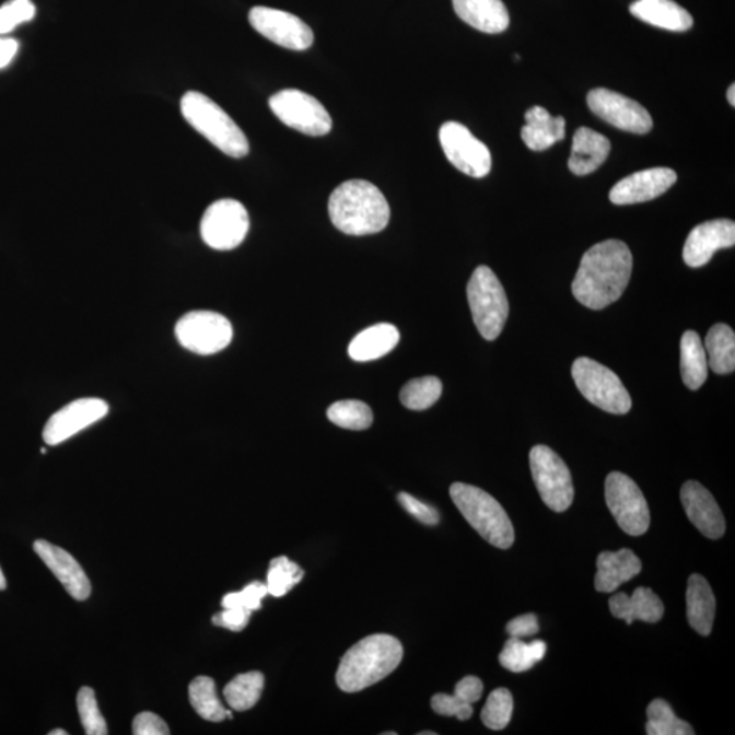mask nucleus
I'll use <instances>...</instances> for the list:
<instances>
[{"label": "nucleus", "instance_id": "nucleus-43", "mask_svg": "<svg viewBox=\"0 0 735 735\" xmlns=\"http://www.w3.org/2000/svg\"><path fill=\"white\" fill-rule=\"evenodd\" d=\"M398 500L399 504L402 505L411 516H415L417 521H420L428 526L438 525L440 516L439 512L434 510L433 506L422 503L419 499L405 492L398 494Z\"/></svg>", "mask_w": 735, "mask_h": 735}, {"label": "nucleus", "instance_id": "nucleus-24", "mask_svg": "<svg viewBox=\"0 0 735 735\" xmlns=\"http://www.w3.org/2000/svg\"><path fill=\"white\" fill-rule=\"evenodd\" d=\"M455 13L475 30L498 35L510 25L503 0H453Z\"/></svg>", "mask_w": 735, "mask_h": 735}, {"label": "nucleus", "instance_id": "nucleus-17", "mask_svg": "<svg viewBox=\"0 0 735 735\" xmlns=\"http://www.w3.org/2000/svg\"><path fill=\"white\" fill-rule=\"evenodd\" d=\"M734 221H707L689 233L684 245V261L689 267L698 269L709 264L716 250L734 247Z\"/></svg>", "mask_w": 735, "mask_h": 735}, {"label": "nucleus", "instance_id": "nucleus-4", "mask_svg": "<svg viewBox=\"0 0 735 735\" xmlns=\"http://www.w3.org/2000/svg\"><path fill=\"white\" fill-rule=\"evenodd\" d=\"M180 108L188 125L222 153L233 159L249 153V142L242 128L213 100L199 92H187Z\"/></svg>", "mask_w": 735, "mask_h": 735}, {"label": "nucleus", "instance_id": "nucleus-18", "mask_svg": "<svg viewBox=\"0 0 735 735\" xmlns=\"http://www.w3.org/2000/svg\"><path fill=\"white\" fill-rule=\"evenodd\" d=\"M677 182V174L670 168H650L623 177L610 189L609 199L615 205H637L649 202L664 195Z\"/></svg>", "mask_w": 735, "mask_h": 735}, {"label": "nucleus", "instance_id": "nucleus-50", "mask_svg": "<svg viewBox=\"0 0 735 735\" xmlns=\"http://www.w3.org/2000/svg\"><path fill=\"white\" fill-rule=\"evenodd\" d=\"M5 586H8V583H5V578L3 575V572H2V570H0V592H2V590L5 588Z\"/></svg>", "mask_w": 735, "mask_h": 735}, {"label": "nucleus", "instance_id": "nucleus-6", "mask_svg": "<svg viewBox=\"0 0 735 735\" xmlns=\"http://www.w3.org/2000/svg\"><path fill=\"white\" fill-rule=\"evenodd\" d=\"M467 300L477 330L494 341L509 319L510 304L503 285L488 266L477 267L467 285Z\"/></svg>", "mask_w": 735, "mask_h": 735}, {"label": "nucleus", "instance_id": "nucleus-30", "mask_svg": "<svg viewBox=\"0 0 735 735\" xmlns=\"http://www.w3.org/2000/svg\"><path fill=\"white\" fill-rule=\"evenodd\" d=\"M705 353L709 364L718 375H727L735 370V334L731 326L718 323L705 337Z\"/></svg>", "mask_w": 735, "mask_h": 735}, {"label": "nucleus", "instance_id": "nucleus-35", "mask_svg": "<svg viewBox=\"0 0 735 735\" xmlns=\"http://www.w3.org/2000/svg\"><path fill=\"white\" fill-rule=\"evenodd\" d=\"M648 725L645 733L649 735H693L695 731L689 723L679 720L674 714L667 701L656 699L648 709Z\"/></svg>", "mask_w": 735, "mask_h": 735}, {"label": "nucleus", "instance_id": "nucleus-25", "mask_svg": "<svg viewBox=\"0 0 735 735\" xmlns=\"http://www.w3.org/2000/svg\"><path fill=\"white\" fill-rule=\"evenodd\" d=\"M629 10L640 21L661 30L687 32L693 25L692 15L673 0H637Z\"/></svg>", "mask_w": 735, "mask_h": 735}, {"label": "nucleus", "instance_id": "nucleus-5", "mask_svg": "<svg viewBox=\"0 0 735 735\" xmlns=\"http://www.w3.org/2000/svg\"><path fill=\"white\" fill-rule=\"evenodd\" d=\"M451 499L470 526L495 548L509 549L515 542V530L503 506L486 490L455 482Z\"/></svg>", "mask_w": 735, "mask_h": 735}, {"label": "nucleus", "instance_id": "nucleus-20", "mask_svg": "<svg viewBox=\"0 0 735 735\" xmlns=\"http://www.w3.org/2000/svg\"><path fill=\"white\" fill-rule=\"evenodd\" d=\"M38 557L49 568V571L57 576L58 581L63 584L66 592L77 600H85L92 593V584L86 576L85 571L78 564V561L65 549L57 547V545L38 539L33 545Z\"/></svg>", "mask_w": 735, "mask_h": 735}, {"label": "nucleus", "instance_id": "nucleus-15", "mask_svg": "<svg viewBox=\"0 0 735 735\" xmlns=\"http://www.w3.org/2000/svg\"><path fill=\"white\" fill-rule=\"evenodd\" d=\"M587 103L598 118L622 131L643 136L653 128V118L642 104L609 89H594L588 93Z\"/></svg>", "mask_w": 735, "mask_h": 735}, {"label": "nucleus", "instance_id": "nucleus-19", "mask_svg": "<svg viewBox=\"0 0 735 735\" xmlns=\"http://www.w3.org/2000/svg\"><path fill=\"white\" fill-rule=\"evenodd\" d=\"M681 503L689 521L705 537L718 539L726 532V522L714 495L698 481L685 482Z\"/></svg>", "mask_w": 735, "mask_h": 735}, {"label": "nucleus", "instance_id": "nucleus-32", "mask_svg": "<svg viewBox=\"0 0 735 735\" xmlns=\"http://www.w3.org/2000/svg\"><path fill=\"white\" fill-rule=\"evenodd\" d=\"M189 703L200 718L209 722H222L226 718L228 710L222 705L217 696L213 678L200 676L189 684Z\"/></svg>", "mask_w": 735, "mask_h": 735}, {"label": "nucleus", "instance_id": "nucleus-36", "mask_svg": "<svg viewBox=\"0 0 735 735\" xmlns=\"http://www.w3.org/2000/svg\"><path fill=\"white\" fill-rule=\"evenodd\" d=\"M328 420L350 431H364L372 425L373 415L370 406L361 400H339L327 410Z\"/></svg>", "mask_w": 735, "mask_h": 735}, {"label": "nucleus", "instance_id": "nucleus-9", "mask_svg": "<svg viewBox=\"0 0 735 735\" xmlns=\"http://www.w3.org/2000/svg\"><path fill=\"white\" fill-rule=\"evenodd\" d=\"M175 334L184 349L210 355L230 347L233 328L224 315L211 311H192L176 323Z\"/></svg>", "mask_w": 735, "mask_h": 735}, {"label": "nucleus", "instance_id": "nucleus-16", "mask_svg": "<svg viewBox=\"0 0 735 735\" xmlns=\"http://www.w3.org/2000/svg\"><path fill=\"white\" fill-rule=\"evenodd\" d=\"M109 406L104 399L81 398L55 413L44 427L43 439L48 445H58L75 436L108 415Z\"/></svg>", "mask_w": 735, "mask_h": 735}, {"label": "nucleus", "instance_id": "nucleus-42", "mask_svg": "<svg viewBox=\"0 0 735 735\" xmlns=\"http://www.w3.org/2000/svg\"><path fill=\"white\" fill-rule=\"evenodd\" d=\"M431 704L433 711L439 715L456 716L459 721L470 720L472 715V705L465 703L455 695H434Z\"/></svg>", "mask_w": 735, "mask_h": 735}, {"label": "nucleus", "instance_id": "nucleus-13", "mask_svg": "<svg viewBox=\"0 0 735 735\" xmlns=\"http://www.w3.org/2000/svg\"><path fill=\"white\" fill-rule=\"evenodd\" d=\"M440 143L451 164L465 175L482 179L492 170V154L486 143L472 136L460 122H444L439 131Z\"/></svg>", "mask_w": 735, "mask_h": 735}, {"label": "nucleus", "instance_id": "nucleus-28", "mask_svg": "<svg viewBox=\"0 0 735 735\" xmlns=\"http://www.w3.org/2000/svg\"><path fill=\"white\" fill-rule=\"evenodd\" d=\"M399 338L398 328L388 323L366 328L350 342L348 349L350 359L359 363L382 359L397 347Z\"/></svg>", "mask_w": 735, "mask_h": 735}, {"label": "nucleus", "instance_id": "nucleus-8", "mask_svg": "<svg viewBox=\"0 0 735 735\" xmlns=\"http://www.w3.org/2000/svg\"><path fill=\"white\" fill-rule=\"evenodd\" d=\"M605 498L622 532L633 537L648 533L651 521L649 504L632 478L622 472H610L605 482Z\"/></svg>", "mask_w": 735, "mask_h": 735}, {"label": "nucleus", "instance_id": "nucleus-23", "mask_svg": "<svg viewBox=\"0 0 735 735\" xmlns=\"http://www.w3.org/2000/svg\"><path fill=\"white\" fill-rule=\"evenodd\" d=\"M611 615L626 620L628 626L633 621L658 622L664 617L665 606L658 595L648 587L634 590L631 597L626 593H617L609 599Z\"/></svg>", "mask_w": 735, "mask_h": 735}, {"label": "nucleus", "instance_id": "nucleus-51", "mask_svg": "<svg viewBox=\"0 0 735 735\" xmlns=\"http://www.w3.org/2000/svg\"><path fill=\"white\" fill-rule=\"evenodd\" d=\"M49 735H67V732L61 731V728H57V731L49 733Z\"/></svg>", "mask_w": 735, "mask_h": 735}, {"label": "nucleus", "instance_id": "nucleus-7", "mask_svg": "<svg viewBox=\"0 0 735 735\" xmlns=\"http://www.w3.org/2000/svg\"><path fill=\"white\" fill-rule=\"evenodd\" d=\"M572 377L583 397L611 415H627L632 408L631 395L621 378L598 361L581 358L572 365Z\"/></svg>", "mask_w": 735, "mask_h": 735}, {"label": "nucleus", "instance_id": "nucleus-29", "mask_svg": "<svg viewBox=\"0 0 735 735\" xmlns=\"http://www.w3.org/2000/svg\"><path fill=\"white\" fill-rule=\"evenodd\" d=\"M681 376L689 389H699L709 376V360L698 332L685 331L681 338Z\"/></svg>", "mask_w": 735, "mask_h": 735}, {"label": "nucleus", "instance_id": "nucleus-44", "mask_svg": "<svg viewBox=\"0 0 735 735\" xmlns=\"http://www.w3.org/2000/svg\"><path fill=\"white\" fill-rule=\"evenodd\" d=\"M132 733L136 735H168V725L153 712H141L132 723Z\"/></svg>", "mask_w": 735, "mask_h": 735}, {"label": "nucleus", "instance_id": "nucleus-39", "mask_svg": "<svg viewBox=\"0 0 735 735\" xmlns=\"http://www.w3.org/2000/svg\"><path fill=\"white\" fill-rule=\"evenodd\" d=\"M78 712L88 735H107L108 727L98 710L96 695L89 687H82L77 698Z\"/></svg>", "mask_w": 735, "mask_h": 735}, {"label": "nucleus", "instance_id": "nucleus-10", "mask_svg": "<svg viewBox=\"0 0 735 735\" xmlns=\"http://www.w3.org/2000/svg\"><path fill=\"white\" fill-rule=\"evenodd\" d=\"M530 467L544 503L555 512L570 509L575 489L565 462L547 445H536L530 453Z\"/></svg>", "mask_w": 735, "mask_h": 735}, {"label": "nucleus", "instance_id": "nucleus-11", "mask_svg": "<svg viewBox=\"0 0 735 735\" xmlns=\"http://www.w3.org/2000/svg\"><path fill=\"white\" fill-rule=\"evenodd\" d=\"M248 231V211L235 199H220L211 203L200 221L203 242L217 250L237 248Z\"/></svg>", "mask_w": 735, "mask_h": 735}, {"label": "nucleus", "instance_id": "nucleus-33", "mask_svg": "<svg viewBox=\"0 0 735 735\" xmlns=\"http://www.w3.org/2000/svg\"><path fill=\"white\" fill-rule=\"evenodd\" d=\"M264 687V674L259 672L238 674L224 689L226 703L235 711L250 710L258 703Z\"/></svg>", "mask_w": 735, "mask_h": 735}, {"label": "nucleus", "instance_id": "nucleus-38", "mask_svg": "<svg viewBox=\"0 0 735 735\" xmlns=\"http://www.w3.org/2000/svg\"><path fill=\"white\" fill-rule=\"evenodd\" d=\"M512 712H514V699L510 690L499 688L489 695L481 712V720L490 731H503L509 726Z\"/></svg>", "mask_w": 735, "mask_h": 735}, {"label": "nucleus", "instance_id": "nucleus-47", "mask_svg": "<svg viewBox=\"0 0 735 735\" xmlns=\"http://www.w3.org/2000/svg\"><path fill=\"white\" fill-rule=\"evenodd\" d=\"M483 684L480 678L467 676L456 684L454 695L467 704H475L481 699Z\"/></svg>", "mask_w": 735, "mask_h": 735}, {"label": "nucleus", "instance_id": "nucleus-27", "mask_svg": "<svg viewBox=\"0 0 735 735\" xmlns=\"http://www.w3.org/2000/svg\"><path fill=\"white\" fill-rule=\"evenodd\" d=\"M715 595L710 583L698 573L689 578L687 588V616L690 627L701 637H710L715 620Z\"/></svg>", "mask_w": 735, "mask_h": 735}, {"label": "nucleus", "instance_id": "nucleus-41", "mask_svg": "<svg viewBox=\"0 0 735 735\" xmlns=\"http://www.w3.org/2000/svg\"><path fill=\"white\" fill-rule=\"evenodd\" d=\"M267 594H269V590H267L266 584L254 582L244 587L241 593L226 594L222 598L221 605L224 609L243 608L250 611L259 610L261 608V599Z\"/></svg>", "mask_w": 735, "mask_h": 735}, {"label": "nucleus", "instance_id": "nucleus-49", "mask_svg": "<svg viewBox=\"0 0 735 735\" xmlns=\"http://www.w3.org/2000/svg\"><path fill=\"white\" fill-rule=\"evenodd\" d=\"M727 100H728V103H731L732 107H735V85H734V83L731 88H728Z\"/></svg>", "mask_w": 735, "mask_h": 735}, {"label": "nucleus", "instance_id": "nucleus-48", "mask_svg": "<svg viewBox=\"0 0 735 735\" xmlns=\"http://www.w3.org/2000/svg\"><path fill=\"white\" fill-rule=\"evenodd\" d=\"M20 43L15 38L0 36V69L8 67L19 54Z\"/></svg>", "mask_w": 735, "mask_h": 735}, {"label": "nucleus", "instance_id": "nucleus-46", "mask_svg": "<svg viewBox=\"0 0 735 735\" xmlns=\"http://www.w3.org/2000/svg\"><path fill=\"white\" fill-rule=\"evenodd\" d=\"M505 629L511 638H530L539 631L538 618L533 612H528V615H523L511 620L506 623Z\"/></svg>", "mask_w": 735, "mask_h": 735}, {"label": "nucleus", "instance_id": "nucleus-45", "mask_svg": "<svg viewBox=\"0 0 735 735\" xmlns=\"http://www.w3.org/2000/svg\"><path fill=\"white\" fill-rule=\"evenodd\" d=\"M250 610L243 608L225 609L211 618L214 626L230 629L233 632H241L248 626Z\"/></svg>", "mask_w": 735, "mask_h": 735}, {"label": "nucleus", "instance_id": "nucleus-34", "mask_svg": "<svg viewBox=\"0 0 735 735\" xmlns=\"http://www.w3.org/2000/svg\"><path fill=\"white\" fill-rule=\"evenodd\" d=\"M443 383L439 377L425 376L413 378L400 389L399 398L405 408L410 410H427L432 408L442 397Z\"/></svg>", "mask_w": 735, "mask_h": 735}, {"label": "nucleus", "instance_id": "nucleus-52", "mask_svg": "<svg viewBox=\"0 0 735 735\" xmlns=\"http://www.w3.org/2000/svg\"><path fill=\"white\" fill-rule=\"evenodd\" d=\"M420 735H436L434 732H422Z\"/></svg>", "mask_w": 735, "mask_h": 735}, {"label": "nucleus", "instance_id": "nucleus-26", "mask_svg": "<svg viewBox=\"0 0 735 735\" xmlns=\"http://www.w3.org/2000/svg\"><path fill=\"white\" fill-rule=\"evenodd\" d=\"M525 119L526 126L522 128V141L534 152H542L565 137V119L562 116L555 118L542 107L528 109Z\"/></svg>", "mask_w": 735, "mask_h": 735}, {"label": "nucleus", "instance_id": "nucleus-22", "mask_svg": "<svg viewBox=\"0 0 735 735\" xmlns=\"http://www.w3.org/2000/svg\"><path fill=\"white\" fill-rule=\"evenodd\" d=\"M611 144L608 138L588 127H581L573 136L568 166L572 174L586 176L597 171L608 159Z\"/></svg>", "mask_w": 735, "mask_h": 735}, {"label": "nucleus", "instance_id": "nucleus-37", "mask_svg": "<svg viewBox=\"0 0 735 735\" xmlns=\"http://www.w3.org/2000/svg\"><path fill=\"white\" fill-rule=\"evenodd\" d=\"M304 571L296 562L285 556L276 557L271 560L267 572V590L272 597L280 598L303 581Z\"/></svg>", "mask_w": 735, "mask_h": 735}, {"label": "nucleus", "instance_id": "nucleus-53", "mask_svg": "<svg viewBox=\"0 0 735 735\" xmlns=\"http://www.w3.org/2000/svg\"><path fill=\"white\" fill-rule=\"evenodd\" d=\"M395 734H397V733H393V732L384 733V735H395Z\"/></svg>", "mask_w": 735, "mask_h": 735}, {"label": "nucleus", "instance_id": "nucleus-3", "mask_svg": "<svg viewBox=\"0 0 735 735\" xmlns=\"http://www.w3.org/2000/svg\"><path fill=\"white\" fill-rule=\"evenodd\" d=\"M402 658L404 648L397 638L372 634L343 655L337 672L338 687L343 692H360L389 676Z\"/></svg>", "mask_w": 735, "mask_h": 735}, {"label": "nucleus", "instance_id": "nucleus-31", "mask_svg": "<svg viewBox=\"0 0 735 735\" xmlns=\"http://www.w3.org/2000/svg\"><path fill=\"white\" fill-rule=\"evenodd\" d=\"M545 654H547V643L542 640L525 643L523 639L510 638L500 653L499 661L504 669L523 673L530 670L534 665L541 662Z\"/></svg>", "mask_w": 735, "mask_h": 735}, {"label": "nucleus", "instance_id": "nucleus-21", "mask_svg": "<svg viewBox=\"0 0 735 735\" xmlns=\"http://www.w3.org/2000/svg\"><path fill=\"white\" fill-rule=\"evenodd\" d=\"M642 561L631 549L604 551L597 559L595 588L599 593H615L621 584L642 572Z\"/></svg>", "mask_w": 735, "mask_h": 735}, {"label": "nucleus", "instance_id": "nucleus-12", "mask_svg": "<svg viewBox=\"0 0 735 735\" xmlns=\"http://www.w3.org/2000/svg\"><path fill=\"white\" fill-rule=\"evenodd\" d=\"M269 105L283 125L305 136L322 137L331 131L332 120L320 102L298 89H285L269 100Z\"/></svg>", "mask_w": 735, "mask_h": 735}, {"label": "nucleus", "instance_id": "nucleus-14", "mask_svg": "<svg viewBox=\"0 0 735 735\" xmlns=\"http://www.w3.org/2000/svg\"><path fill=\"white\" fill-rule=\"evenodd\" d=\"M248 19L256 32L277 46L305 51L314 44L315 37L311 27L287 11L256 5L249 11Z\"/></svg>", "mask_w": 735, "mask_h": 735}, {"label": "nucleus", "instance_id": "nucleus-40", "mask_svg": "<svg viewBox=\"0 0 735 735\" xmlns=\"http://www.w3.org/2000/svg\"><path fill=\"white\" fill-rule=\"evenodd\" d=\"M36 5L32 0H10L0 8V36L35 19Z\"/></svg>", "mask_w": 735, "mask_h": 735}, {"label": "nucleus", "instance_id": "nucleus-2", "mask_svg": "<svg viewBox=\"0 0 735 735\" xmlns=\"http://www.w3.org/2000/svg\"><path fill=\"white\" fill-rule=\"evenodd\" d=\"M328 214L337 230L350 236H365L382 232L388 225L392 210L375 184L359 179L334 189Z\"/></svg>", "mask_w": 735, "mask_h": 735}, {"label": "nucleus", "instance_id": "nucleus-1", "mask_svg": "<svg viewBox=\"0 0 735 735\" xmlns=\"http://www.w3.org/2000/svg\"><path fill=\"white\" fill-rule=\"evenodd\" d=\"M633 258L628 245L620 241L595 244L583 255L572 293L590 310H604L616 303L631 280Z\"/></svg>", "mask_w": 735, "mask_h": 735}]
</instances>
